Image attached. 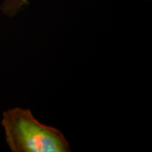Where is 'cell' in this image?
I'll return each instance as SVG.
<instances>
[{
	"label": "cell",
	"instance_id": "obj_1",
	"mask_svg": "<svg viewBox=\"0 0 152 152\" xmlns=\"http://www.w3.org/2000/svg\"><path fill=\"white\" fill-rule=\"evenodd\" d=\"M1 124L13 152H69L70 146L58 129L39 122L28 108H10L3 113Z\"/></svg>",
	"mask_w": 152,
	"mask_h": 152
},
{
	"label": "cell",
	"instance_id": "obj_2",
	"mask_svg": "<svg viewBox=\"0 0 152 152\" xmlns=\"http://www.w3.org/2000/svg\"><path fill=\"white\" fill-rule=\"evenodd\" d=\"M25 5H28V0H4L1 5V10L7 16H15Z\"/></svg>",
	"mask_w": 152,
	"mask_h": 152
}]
</instances>
